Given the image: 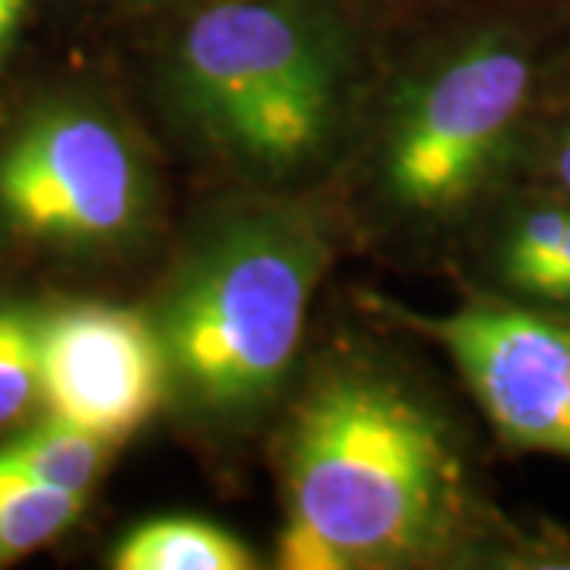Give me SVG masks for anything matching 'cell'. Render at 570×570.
Segmentation results:
<instances>
[{
	"label": "cell",
	"instance_id": "1",
	"mask_svg": "<svg viewBox=\"0 0 570 570\" xmlns=\"http://www.w3.org/2000/svg\"><path fill=\"white\" fill-rule=\"evenodd\" d=\"M283 517L346 570H570V535L498 504L453 393L374 317L307 343L264 441Z\"/></svg>",
	"mask_w": 570,
	"mask_h": 570
},
{
	"label": "cell",
	"instance_id": "2",
	"mask_svg": "<svg viewBox=\"0 0 570 570\" xmlns=\"http://www.w3.org/2000/svg\"><path fill=\"white\" fill-rule=\"evenodd\" d=\"M570 70V0H425L381 22L346 159L324 197L348 254L448 273L513 181Z\"/></svg>",
	"mask_w": 570,
	"mask_h": 570
},
{
	"label": "cell",
	"instance_id": "3",
	"mask_svg": "<svg viewBox=\"0 0 570 570\" xmlns=\"http://www.w3.org/2000/svg\"><path fill=\"white\" fill-rule=\"evenodd\" d=\"M381 13L367 0H209L115 26L140 111L204 190L324 194L365 105Z\"/></svg>",
	"mask_w": 570,
	"mask_h": 570
},
{
	"label": "cell",
	"instance_id": "4",
	"mask_svg": "<svg viewBox=\"0 0 570 570\" xmlns=\"http://www.w3.org/2000/svg\"><path fill=\"white\" fill-rule=\"evenodd\" d=\"M343 254L321 194L204 190L175 223L137 302L163 358V415L197 453L232 463L264 444Z\"/></svg>",
	"mask_w": 570,
	"mask_h": 570
},
{
	"label": "cell",
	"instance_id": "5",
	"mask_svg": "<svg viewBox=\"0 0 570 570\" xmlns=\"http://www.w3.org/2000/svg\"><path fill=\"white\" fill-rule=\"evenodd\" d=\"M165 149L111 82L86 73L0 99V269L41 279L153 273L175 232Z\"/></svg>",
	"mask_w": 570,
	"mask_h": 570
},
{
	"label": "cell",
	"instance_id": "6",
	"mask_svg": "<svg viewBox=\"0 0 570 570\" xmlns=\"http://www.w3.org/2000/svg\"><path fill=\"white\" fill-rule=\"evenodd\" d=\"M460 302L428 314L377 288L355 307L448 355L494 444L570 460V324L456 288Z\"/></svg>",
	"mask_w": 570,
	"mask_h": 570
},
{
	"label": "cell",
	"instance_id": "7",
	"mask_svg": "<svg viewBox=\"0 0 570 570\" xmlns=\"http://www.w3.org/2000/svg\"><path fill=\"white\" fill-rule=\"evenodd\" d=\"M41 412L124 448L165 412L163 358L140 302L48 292Z\"/></svg>",
	"mask_w": 570,
	"mask_h": 570
},
{
	"label": "cell",
	"instance_id": "8",
	"mask_svg": "<svg viewBox=\"0 0 570 570\" xmlns=\"http://www.w3.org/2000/svg\"><path fill=\"white\" fill-rule=\"evenodd\" d=\"M448 276L456 288L570 324V200L513 181L469 225Z\"/></svg>",
	"mask_w": 570,
	"mask_h": 570
},
{
	"label": "cell",
	"instance_id": "9",
	"mask_svg": "<svg viewBox=\"0 0 570 570\" xmlns=\"http://www.w3.org/2000/svg\"><path fill=\"white\" fill-rule=\"evenodd\" d=\"M118 450L121 448L111 441L39 412L36 419L0 434V472L39 489L92 498Z\"/></svg>",
	"mask_w": 570,
	"mask_h": 570
},
{
	"label": "cell",
	"instance_id": "10",
	"mask_svg": "<svg viewBox=\"0 0 570 570\" xmlns=\"http://www.w3.org/2000/svg\"><path fill=\"white\" fill-rule=\"evenodd\" d=\"M111 570H257L261 554L242 535L200 517H153L108 551Z\"/></svg>",
	"mask_w": 570,
	"mask_h": 570
},
{
	"label": "cell",
	"instance_id": "11",
	"mask_svg": "<svg viewBox=\"0 0 570 570\" xmlns=\"http://www.w3.org/2000/svg\"><path fill=\"white\" fill-rule=\"evenodd\" d=\"M48 292L0 285V434L41 412V324Z\"/></svg>",
	"mask_w": 570,
	"mask_h": 570
},
{
	"label": "cell",
	"instance_id": "12",
	"mask_svg": "<svg viewBox=\"0 0 570 570\" xmlns=\"http://www.w3.org/2000/svg\"><path fill=\"white\" fill-rule=\"evenodd\" d=\"M89 494L39 489L0 472V568H10L67 535L89 510Z\"/></svg>",
	"mask_w": 570,
	"mask_h": 570
},
{
	"label": "cell",
	"instance_id": "13",
	"mask_svg": "<svg viewBox=\"0 0 570 570\" xmlns=\"http://www.w3.org/2000/svg\"><path fill=\"white\" fill-rule=\"evenodd\" d=\"M520 181L535 184L570 200V86L558 89V96L535 124L520 168Z\"/></svg>",
	"mask_w": 570,
	"mask_h": 570
},
{
	"label": "cell",
	"instance_id": "14",
	"mask_svg": "<svg viewBox=\"0 0 570 570\" xmlns=\"http://www.w3.org/2000/svg\"><path fill=\"white\" fill-rule=\"evenodd\" d=\"M273 564L283 570H346L343 558L336 549L324 542L317 532H311L295 520H285L283 530L276 535V551H273Z\"/></svg>",
	"mask_w": 570,
	"mask_h": 570
},
{
	"label": "cell",
	"instance_id": "15",
	"mask_svg": "<svg viewBox=\"0 0 570 570\" xmlns=\"http://www.w3.org/2000/svg\"><path fill=\"white\" fill-rule=\"evenodd\" d=\"M45 10H51V0H0V82L13 70L26 32Z\"/></svg>",
	"mask_w": 570,
	"mask_h": 570
},
{
	"label": "cell",
	"instance_id": "16",
	"mask_svg": "<svg viewBox=\"0 0 570 570\" xmlns=\"http://www.w3.org/2000/svg\"><path fill=\"white\" fill-rule=\"evenodd\" d=\"M209 0H99V22L108 26H124V22H142L168 17V13H181L190 7H200Z\"/></svg>",
	"mask_w": 570,
	"mask_h": 570
},
{
	"label": "cell",
	"instance_id": "17",
	"mask_svg": "<svg viewBox=\"0 0 570 570\" xmlns=\"http://www.w3.org/2000/svg\"><path fill=\"white\" fill-rule=\"evenodd\" d=\"M51 10L63 17H82V20H96L99 17V0H51Z\"/></svg>",
	"mask_w": 570,
	"mask_h": 570
},
{
	"label": "cell",
	"instance_id": "18",
	"mask_svg": "<svg viewBox=\"0 0 570 570\" xmlns=\"http://www.w3.org/2000/svg\"><path fill=\"white\" fill-rule=\"evenodd\" d=\"M377 13H381V20H387L393 13H400V10H409V7H415V3H425V0H367Z\"/></svg>",
	"mask_w": 570,
	"mask_h": 570
},
{
	"label": "cell",
	"instance_id": "19",
	"mask_svg": "<svg viewBox=\"0 0 570 570\" xmlns=\"http://www.w3.org/2000/svg\"><path fill=\"white\" fill-rule=\"evenodd\" d=\"M564 86H570V70H568V77H564Z\"/></svg>",
	"mask_w": 570,
	"mask_h": 570
}]
</instances>
